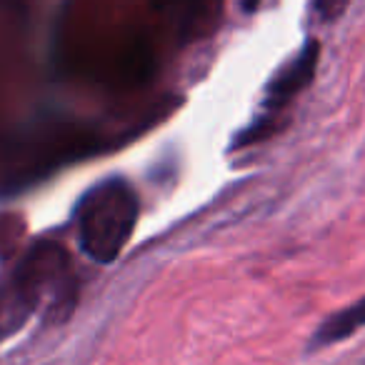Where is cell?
Returning a JSON list of instances; mask_svg holds the SVG:
<instances>
[{"label":"cell","instance_id":"6","mask_svg":"<svg viewBox=\"0 0 365 365\" xmlns=\"http://www.w3.org/2000/svg\"><path fill=\"white\" fill-rule=\"evenodd\" d=\"M255 3H258V0H245V11H253Z\"/></svg>","mask_w":365,"mask_h":365},{"label":"cell","instance_id":"1","mask_svg":"<svg viewBox=\"0 0 365 365\" xmlns=\"http://www.w3.org/2000/svg\"><path fill=\"white\" fill-rule=\"evenodd\" d=\"M138 223V195L123 178H108L81 198L76 225L81 248L96 263H113Z\"/></svg>","mask_w":365,"mask_h":365},{"label":"cell","instance_id":"2","mask_svg":"<svg viewBox=\"0 0 365 365\" xmlns=\"http://www.w3.org/2000/svg\"><path fill=\"white\" fill-rule=\"evenodd\" d=\"M56 290L66 298V258L56 245L31 253L6 280H0V343L16 335L33 315L43 295Z\"/></svg>","mask_w":365,"mask_h":365},{"label":"cell","instance_id":"3","mask_svg":"<svg viewBox=\"0 0 365 365\" xmlns=\"http://www.w3.org/2000/svg\"><path fill=\"white\" fill-rule=\"evenodd\" d=\"M318 58H320V46L315 41H310L305 43L303 51L288 66L275 73L268 91H265V106H268V110H280L300 91H305L310 86V81L315 76V68H318Z\"/></svg>","mask_w":365,"mask_h":365},{"label":"cell","instance_id":"4","mask_svg":"<svg viewBox=\"0 0 365 365\" xmlns=\"http://www.w3.org/2000/svg\"><path fill=\"white\" fill-rule=\"evenodd\" d=\"M360 323H363V305L360 303L330 315V318L315 330L313 340H310V350L325 348V345H333V343H340V340L350 338V335L360 328Z\"/></svg>","mask_w":365,"mask_h":365},{"label":"cell","instance_id":"5","mask_svg":"<svg viewBox=\"0 0 365 365\" xmlns=\"http://www.w3.org/2000/svg\"><path fill=\"white\" fill-rule=\"evenodd\" d=\"M350 0H313V11L315 16L320 18V21L325 23H333L338 21L340 16L345 13V8H348Z\"/></svg>","mask_w":365,"mask_h":365}]
</instances>
